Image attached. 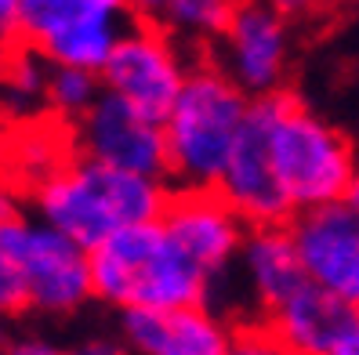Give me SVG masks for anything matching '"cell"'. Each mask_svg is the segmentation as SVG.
Returning <instances> with one entry per match:
<instances>
[{
	"instance_id": "cell-1",
	"label": "cell",
	"mask_w": 359,
	"mask_h": 355,
	"mask_svg": "<svg viewBox=\"0 0 359 355\" xmlns=\"http://www.w3.org/2000/svg\"><path fill=\"white\" fill-rule=\"evenodd\" d=\"M171 181L116 171L88 156H69L33 189L36 218L55 225L80 246L95 250L123 225L160 221L171 203Z\"/></svg>"
},
{
	"instance_id": "cell-2",
	"label": "cell",
	"mask_w": 359,
	"mask_h": 355,
	"mask_svg": "<svg viewBox=\"0 0 359 355\" xmlns=\"http://www.w3.org/2000/svg\"><path fill=\"white\" fill-rule=\"evenodd\" d=\"M250 98L215 58L193 62L163 116L167 181L175 189H218V178L247 127Z\"/></svg>"
},
{
	"instance_id": "cell-3",
	"label": "cell",
	"mask_w": 359,
	"mask_h": 355,
	"mask_svg": "<svg viewBox=\"0 0 359 355\" xmlns=\"http://www.w3.org/2000/svg\"><path fill=\"white\" fill-rule=\"evenodd\" d=\"M95 298L113 308H185L207 305L210 272L171 239L163 221L123 225L91 250Z\"/></svg>"
},
{
	"instance_id": "cell-4",
	"label": "cell",
	"mask_w": 359,
	"mask_h": 355,
	"mask_svg": "<svg viewBox=\"0 0 359 355\" xmlns=\"http://www.w3.org/2000/svg\"><path fill=\"white\" fill-rule=\"evenodd\" d=\"M255 109L265 120L269 156L294 203V214L341 203L359 171L352 141L334 123L316 116L290 91H272L255 98Z\"/></svg>"
},
{
	"instance_id": "cell-5",
	"label": "cell",
	"mask_w": 359,
	"mask_h": 355,
	"mask_svg": "<svg viewBox=\"0 0 359 355\" xmlns=\"http://www.w3.org/2000/svg\"><path fill=\"white\" fill-rule=\"evenodd\" d=\"M131 18L128 0H22L18 44L44 55L51 66L102 73Z\"/></svg>"
},
{
	"instance_id": "cell-6",
	"label": "cell",
	"mask_w": 359,
	"mask_h": 355,
	"mask_svg": "<svg viewBox=\"0 0 359 355\" xmlns=\"http://www.w3.org/2000/svg\"><path fill=\"white\" fill-rule=\"evenodd\" d=\"M0 243L18 265L26 308L40 316H73L95 298L91 250L58 232L44 218L18 214L0 225Z\"/></svg>"
},
{
	"instance_id": "cell-7",
	"label": "cell",
	"mask_w": 359,
	"mask_h": 355,
	"mask_svg": "<svg viewBox=\"0 0 359 355\" xmlns=\"http://www.w3.org/2000/svg\"><path fill=\"white\" fill-rule=\"evenodd\" d=\"M193 62L178 48L175 33L160 22H131L102 69L105 91L128 98L135 109L163 123Z\"/></svg>"
},
{
	"instance_id": "cell-8",
	"label": "cell",
	"mask_w": 359,
	"mask_h": 355,
	"mask_svg": "<svg viewBox=\"0 0 359 355\" xmlns=\"http://www.w3.org/2000/svg\"><path fill=\"white\" fill-rule=\"evenodd\" d=\"M73 153L98 163H109L116 171H131L145 178L167 181V138L163 123L135 109L128 98L102 91L98 102L73 120Z\"/></svg>"
},
{
	"instance_id": "cell-9",
	"label": "cell",
	"mask_w": 359,
	"mask_h": 355,
	"mask_svg": "<svg viewBox=\"0 0 359 355\" xmlns=\"http://www.w3.org/2000/svg\"><path fill=\"white\" fill-rule=\"evenodd\" d=\"M215 44V62L250 98L283 91L290 69V18H283L269 0H236L229 26Z\"/></svg>"
},
{
	"instance_id": "cell-10",
	"label": "cell",
	"mask_w": 359,
	"mask_h": 355,
	"mask_svg": "<svg viewBox=\"0 0 359 355\" xmlns=\"http://www.w3.org/2000/svg\"><path fill=\"white\" fill-rule=\"evenodd\" d=\"M163 228L210 279L236 265L250 225L218 189H175L163 211Z\"/></svg>"
},
{
	"instance_id": "cell-11",
	"label": "cell",
	"mask_w": 359,
	"mask_h": 355,
	"mask_svg": "<svg viewBox=\"0 0 359 355\" xmlns=\"http://www.w3.org/2000/svg\"><path fill=\"white\" fill-rule=\"evenodd\" d=\"M309 283L359 308V218L341 203L298 211L290 221Z\"/></svg>"
},
{
	"instance_id": "cell-12",
	"label": "cell",
	"mask_w": 359,
	"mask_h": 355,
	"mask_svg": "<svg viewBox=\"0 0 359 355\" xmlns=\"http://www.w3.org/2000/svg\"><path fill=\"white\" fill-rule=\"evenodd\" d=\"M232 333L236 326L210 305L120 312V341L128 355H225Z\"/></svg>"
},
{
	"instance_id": "cell-13",
	"label": "cell",
	"mask_w": 359,
	"mask_h": 355,
	"mask_svg": "<svg viewBox=\"0 0 359 355\" xmlns=\"http://www.w3.org/2000/svg\"><path fill=\"white\" fill-rule=\"evenodd\" d=\"M218 193L243 214L250 228L258 225H287L294 218V203L283 189V181L272 167L269 156V138H265V120L250 102L247 127L232 149L225 171L218 178Z\"/></svg>"
},
{
	"instance_id": "cell-14",
	"label": "cell",
	"mask_w": 359,
	"mask_h": 355,
	"mask_svg": "<svg viewBox=\"0 0 359 355\" xmlns=\"http://www.w3.org/2000/svg\"><path fill=\"white\" fill-rule=\"evenodd\" d=\"M236 268H240V283L247 286L258 319H265V312H272L298 286L309 283L290 225H258V228H250L247 239H243L240 258H236Z\"/></svg>"
},
{
	"instance_id": "cell-15",
	"label": "cell",
	"mask_w": 359,
	"mask_h": 355,
	"mask_svg": "<svg viewBox=\"0 0 359 355\" xmlns=\"http://www.w3.org/2000/svg\"><path fill=\"white\" fill-rule=\"evenodd\" d=\"M265 323L298 355H327L359 323V308L327 294L323 286L305 283L287 301L265 312Z\"/></svg>"
},
{
	"instance_id": "cell-16",
	"label": "cell",
	"mask_w": 359,
	"mask_h": 355,
	"mask_svg": "<svg viewBox=\"0 0 359 355\" xmlns=\"http://www.w3.org/2000/svg\"><path fill=\"white\" fill-rule=\"evenodd\" d=\"M232 8H236V0H167L160 26H167L182 40L207 44V40L222 36V29L232 18Z\"/></svg>"
},
{
	"instance_id": "cell-17",
	"label": "cell",
	"mask_w": 359,
	"mask_h": 355,
	"mask_svg": "<svg viewBox=\"0 0 359 355\" xmlns=\"http://www.w3.org/2000/svg\"><path fill=\"white\" fill-rule=\"evenodd\" d=\"M105 91L102 83V73H91V69H80V66H51L48 69V88H44V102L66 120H76L83 116L98 95Z\"/></svg>"
},
{
	"instance_id": "cell-18",
	"label": "cell",
	"mask_w": 359,
	"mask_h": 355,
	"mask_svg": "<svg viewBox=\"0 0 359 355\" xmlns=\"http://www.w3.org/2000/svg\"><path fill=\"white\" fill-rule=\"evenodd\" d=\"M0 355H128V348H123V341H109V337H91L83 344L66 348L40 337V333H22V337H8Z\"/></svg>"
},
{
	"instance_id": "cell-19",
	"label": "cell",
	"mask_w": 359,
	"mask_h": 355,
	"mask_svg": "<svg viewBox=\"0 0 359 355\" xmlns=\"http://www.w3.org/2000/svg\"><path fill=\"white\" fill-rule=\"evenodd\" d=\"M225 355H298L265 319H247L232 333V344Z\"/></svg>"
},
{
	"instance_id": "cell-20",
	"label": "cell",
	"mask_w": 359,
	"mask_h": 355,
	"mask_svg": "<svg viewBox=\"0 0 359 355\" xmlns=\"http://www.w3.org/2000/svg\"><path fill=\"white\" fill-rule=\"evenodd\" d=\"M18 312H26V286L18 276V265L0 243V316H18Z\"/></svg>"
},
{
	"instance_id": "cell-21",
	"label": "cell",
	"mask_w": 359,
	"mask_h": 355,
	"mask_svg": "<svg viewBox=\"0 0 359 355\" xmlns=\"http://www.w3.org/2000/svg\"><path fill=\"white\" fill-rule=\"evenodd\" d=\"M18 4L22 0H0V55L18 44Z\"/></svg>"
},
{
	"instance_id": "cell-22",
	"label": "cell",
	"mask_w": 359,
	"mask_h": 355,
	"mask_svg": "<svg viewBox=\"0 0 359 355\" xmlns=\"http://www.w3.org/2000/svg\"><path fill=\"white\" fill-rule=\"evenodd\" d=\"M283 18H309L312 11H320L323 0H269Z\"/></svg>"
},
{
	"instance_id": "cell-23",
	"label": "cell",
	"mask_w": 359,
	"mask_h": 355,
	"mask_svg": "<svg viewBox=\"0 0 359 355\" xmlns=\"http://www.w3.org/2000/svg\"><path fill=\"white\" fill-rule=\"evenodd\" d=\"M128 8L138 22H163L167 0H128Z\"/></svg>"
},
{
	"instance_id": "cell-24",
	"label": "cell",
	"mask_w": 359,
	"mask_h": 355,
	"mask_svg": "<svg viewBox=\"0 0 359 355\" xmlns=\"http://www.w3.org/2000/svg\"><path fill=\"white\" fill-rule=\"evenodd\" d=\"M18 214H26L22 211V203H18V196L8 189L4 181H0V225H8V221H15Z\"/></svg>"
},
{
	"instance_id": "cell-25",
	"label": "cell",
	"mask_w": 359,
	"mask_h": 355,
	"mask_svg": "<svg viewBox=\"0 0 359 355\" xmlns=\"http://www.w3.org/2000/svg\"><path fill=\"white\" fill-rule=\"evenodd\" d=\"M327 355H359V323H355V326H352V330H348L345 337L337 341Z\"/></svg>"
},
{
	"instance_id": "cell-26",
	"label": "cell",
	"mask_w": 359,
	"mask_h": 355,
	"mask_svg": "<svg viewBox=\"0 0 359 355\" xmlns=\"http://www.w3.org/2000/svg\"><path fill=\"white\" fill-rule=\"evenodd\" d=\"M345 207L359 218V171H355V178H352V185H348V193H345Z\"/></svg>"
},
{
	"instance_id": "cell-27",
	"label": "cell",
	"mask_w": 359,
	"mask_h": 355,
	"mask_svg": "<svg viewBox=\"0 0 359 355\" xmlns=\"http://www.w3.org/2000/svg\"><path fill=\"white\" fill-rule=\"evenodd\" d=\"M4 341H8V333H4V316H0V351H4Z\"/></svg>"
}]
</instances>
